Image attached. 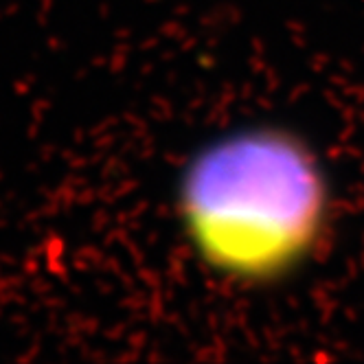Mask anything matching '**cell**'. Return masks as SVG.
<instances>
[{"instance_id": "1", "label": "cell", "mask_w": 364, "mask_h": 364, "mask_svg": "<svg viewBox=\"0 0 364 364\" xmlns=\"http://www.w3.org/2000/svg\"><path fill=\"white\" fill-rule=\"evenodd\" d=\"M171 196L196 262L248 290L274 288L305 268L331 215L316 151L274 121L232 125L202 141L182 161Z\"/></svg>"}]
</instances>
